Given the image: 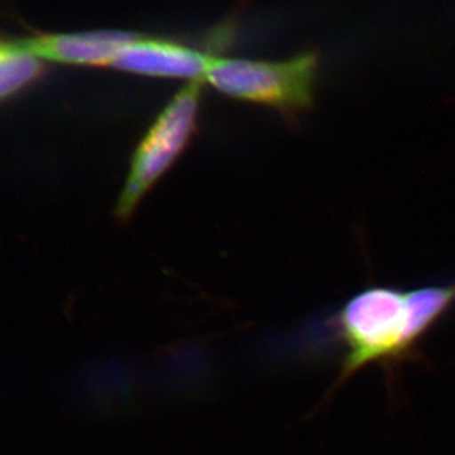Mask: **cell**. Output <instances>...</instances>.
Here are the masks:
<instances>
[{
    "instance_id": "7a4b0ae2",
    "label": "cell",
    "mask_w": 455,
    "mask_h": 455,
    "mask_svg": "<svg viewBox=\"0 0 455 455\" xmlns=\"http://www.w3.org/2000/svg\"><path fill=\"white\" fill-rule=\"evenodd\" d=\"M317 64L315 52L274 62L214 55L204 80L228 97L295 116L314 106Z\"/></svg>"
},
{
    "instance_id": "5b68a950",
    "label": "cell",
    "mask_w": 455,
    "mask_h": 455,
    "mask_svg": "<svg viewBox=\"0 0 455 455\" xmlns=\"http://www.w3.org/2000/svg\"><path fill=\"white\" fill-rule=\"evenodd\" d=\"M134 36L122 31L33 33L20 42L42 62L100 68L112 66Z\"/></svg>"
},
{
    "instance_id": "3957f363",
    "label": "cell",
    "mask_w": 455,
    "mask_h": 455,
    "mask_svg": "<svg viewBox=\"0 0 455 455\" xmlns=\"http://www.w3.org/2000/svg\"><path fill=\"white\" fill-rule=\"evenodd\" d=\"M202 84L203 80L188 82L180 90L140 140L116 204L119 220L133 214L140 200L187 148L196 131Z\"/></svg>"
},
{
    "instance_id": "8992f818",
    "label": "cell",
    "mask_w": 455,
    "mask_h": 455,
    "mask_svg": "<svg viewBox=\"0 0 455 455\" xmlns=\"http://www.w3.org/2000/svg\"><path fill=\"white\" fill-rule=\"evenodd\" d=\"M44 62L25 49L22 42L0 38V100L40 79Z\"/></svg>"
},
{
    "instance_id": "277c9868",
    "label": "cell",
    "mask_w": 455,
    "mask_h": 455,
    "mask_svg": "<svg viewBox=\"0 0 455 455\" xmlns=\"http://www.w3.org/2000/svg\"><path fill=\"white\" fill-rule=\"evenodd\" d=\"M212 57V53H204L180 42L136 35L123 47L112 66L143 76L204 82Z\"/></svg>"
},
{
    "instance_id": "6da1fadb",
    "label": "cell",
    "mask_w": 455,
    "mask_h": 455,
    "mask_svg": "<svg viewBox=\"0 0 455 455\" xmlns=\"http://www.w3.org/2000/svg\"><path fill=\"white\" fill-rule=\"evenodd\" d=\"M315 346L320 355H337L339 372L333 392L367 367L382 368L395 379L398 368L420 355L409 334L406 290L366 287L320 323Z\"/></svg>"
}]
</instances>
